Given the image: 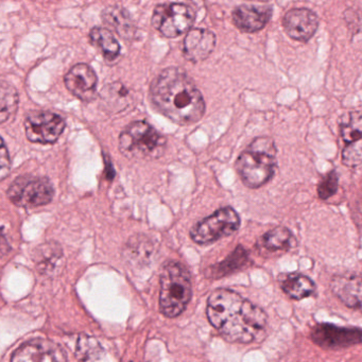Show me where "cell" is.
<instances>
[{
	"mask_svg": "<svg viewBox=\"0 0 362 362\" xmlns=\"http://www.w3.org/2000/svg\"><path fill=\"white\" fill-rule=\"evenodd\" d=\"M361 141L347 144L343 149L342 163L349 168H357L361 165Z\"/></svg>",
	"mask_w": 362,
	"mask_h": 362,
	"instance_id": "cell-27",
	"label": "cell"
},
{
	"mask_svg": "<svg viewBox=\"0 0 362 362\" xmlns=\"http://www.w3.org/2000/svg\"><path fill=\"white\" fill-rule=\"evenodd\" d=\"M281 287L285 294L292 300H300L313 296L317 290L315 281L300 273L284 275L281 279Z\"/></svg>",
	"mask_w": 362,
	"mask_h": 362,
	"instance_id": "cell-19",
	"label": "cell"
},
{
	"mask_svg": "<svg viewBox=\"0 0 362 362\" xmlns=\"http://www.w3.org/2000/svg\"><path fill=\"white\" fill-rule=\"evenodd\" d=\"M11 170V160H10L9 152L0 137V181H3L9 175Z\"/></svg>",
	"mask_w": 362,
	"mask_h": 362,
	"instance_id": "cell-28",
	"label": "cell"
},
{
	"mask_svg": "<svg viewBox=\"0 0 362 362\" xmlns=\"http://www.w3.org/2000/svg\"><path fill=\"white\" fill-rule=\"evenodd\" d=\"M27 139L31 143L52 144L58 141L65 129L61 116L50 112H31L25 122Z\"/></svg>",
	"mask_w": 362,
	"mask_h": 362,
	"instance_id": "cell-9",
	"label": "cell"
},
{
	"mask_svg": "<svg viewBox=\"0 0 362 362\" xmlns=\"http://www.w3.org/2000/svg\"><path fill=\"white\" fill-rule=\"evenodd\" d=\"M16 362L66 361L65 351L56 343L45 339H33L14 351L11 358Z\"/></svg>",
	"mask_w": 362,
	"mask_h": 362,
	"instance_id": "cell-11",
	"label": "cell"
},
{
	"mask_svg": "<svg viewBox=\"0 0 362 362\" xmlns=\"http://www.w3.org/2000/svg\"><path fill=\"white\" fill-rule=\"evenodd\" d=\"M250 262L251 259H250L249 252L243 245H238L226 259L222 260L219 264L209 267L205 271V276L211 279H222L237 271L243 270L250 264Z\"/></svg>",
	"mask_w": 362,
	"mask_h": 362,
	"instance_id": "cell-18",
	"label": "cell"
},
{
	"mask_svg": "<svg viewBox=\"0 0 362 362\" xmlns=\"http://www.w3.org/2000/svg\"><path fill=\"white\" fill-rule=\"evenodd\" d=\"M103 349L96 339L90 336H81L78 340L76 356L84 361H94L100 359Z\"/></svg>",
	"mask_w": 362,
	"mask_h": 362,
	"instance_id": "cell-24",
	"label": "cell"
},
{
	"mask_svg": "<svg viewBox=\"0 0 362 362\" xmlns=\"http://www.w3.org/2000/svg\"><path fill=\"white\" fill-rule=\"evenodd\" d=\"M271 16L272 10L270 8L243 5L233 12V21L239 30L245 33H254L266 27Z\"/></svg>",
	"mask_w": 362,
	"mask_h": 362,
	"instance_id": "cell-15",
	"label": "cell"
},
{
	"mask_svg": "<svg viewBox=\"0 0 362 362\" xmlns=\"http://www.w3.org/2000/svg\"><path fill=\"white\" fill-rule=\"evenodd\" d=\"M207 319L230 343L250 344L264 338L268 315L264 309L234 290L219 288L207 300Z\"/></svg>",
	"mask_w": 362,
	"mask_h": 362,
	"instance_id": "cell-1",
	"label": "cell"
},
{
	"mask_svg": "<svg viewBox=\"0 0 362 362\" xmlns=\"http://www.w3.org/2000/svg\"><path fill=\"white\" fill-rule=\"evenodd\" d=\"M298 245L296 237L291 230L285 226H276L264 233L256 243L259 251L275 253V252H288Z\"/></svg>",
	"mask_w": 362,
	"mask_h": 362,
	"instance_id": "cell-17",
	"label": "cell"
},
{
	"mask_svg": "<svg viewBox=\"0 0 362 362\" xmlns=\"http://www.w3.org/2000/svg\"><path fill=\"white\" fill-rule=\"evenodd\" d=\"M194 22L192 8L184 4H163L154 9L152 25L166 37H175L187 33Z\"/></svg>",
	"mask_w": 362,
	"mask_h": 362,
	"instance_id": "cell-8",
	"label": "cell"
},
{
	"mask_svg": "<svg viewBox=\"0 0 362 362\" xmlns=\"http://www.w3.org/2000/svg\"><path fill=\"white\" fill-rule=\"evenodd\" d=\"M284 29L291 39L307 42L317 33L319 18L308 9H292L284 16Z\"/></svg>",
	"mask_w": 362,
	"mask_h": 362,
	"instance_id": "cell-13",
	"label": "cell"
},
{
	"mask_svg": "<svg viewBox=\"0 0 362 362\" xmlns=\"http://www.w3.org/2000/svg\"><path fill=\"white\" fill-rule=\"evenodd\" d=\"M18 93L11 84L0 80V124L8 122L18 111Z\"/></svg>",
	"mask_w": 362,
	"mask_h": 362,
	"instance_id": "cell-23",
	"label": "cell"
},
{
	"mask_svg": "<svg viewBox=\"0 0 362 362\" xmlns=\"http://www.w3.org/2000/svg\"><path fill=\"white\" fill-rule=\"evenodd\" d=\"M362 118L360 112L349 114V119L341 124V136L346 144L361 141Z\"/></svg>",
	"mask_w": 362,
	"mask_h": 362,
	"instance_id": "cell-25",
	"label": "cell"
},
{
	"mask_svg": "<svg viewBox=\"0 0 362 362\" xmlns=\"http://www.w3.org/2000/svg\"><path fill=\"white\" fill-rule=\"evenodd\" d=\"M240 223V217L233 207H222L192 226L190 238L197 245H211L224 237L232 236L239 230Z\"/></svg>",
	"mask_w": 362,
	"mask_h": 362,
	"instance_id": "cell-6",
	"label": "cell"
},
{
	"mask_svg": "<svg viewBox=\"0 0 362 362\" xmlns=\"http://www.w3.org/2000/svg\"><path fill=\"white\" fill-rule=\"evenodd\" d=\"M216 47V35L207 29H192L183 42V56L192 63L206 60Z\"/></svg>",
	"mask_w": 362,
	"mask_h": 362,
	"instance_id": "cell-14",
	"label": "cell"
},
{
	"mask_svg": "<svg viewBox=\"0 0 362 362\" xmlns=\"http://www.w3.org/2000/svg\"><path fill=\"white\" fill-rule=\"evenodd\" d=\"M8 250H9V247H8L7 240H6L4 235L0 233V256H3Z\"/></svg>",
	"mask_w": 362,
	"mask_h": 362,
	"instance_id": "cell-29",
	"label": "cell"
},
{
	"mask_svg": "<svg viewBox=\"0 0 362 362\" xmlns=\"http://www.w3.org/2000/svg\"><path fill=\"white\" fill-rule=\"evenodd\" d=\"M167 139L146 122L129 124L119 136V150L136 160H158L166 152Z\"/></svg>",
	"mask_w": 362,
	"mask_h": 362,
	"instance_id": "cell-5",
	"label": "cell"
},
{
	"mask_svg": "<svg viewBox=\"0 0 362 362\" xmlns=\"http://www.w3.org/2000/svg\"><path fill=\"white\" fill-rule=\"evenodd\" d=\"M103 18L107 26L112 27L124 39H132L136 33L128 12L122 8L110 7L103 11Z\"/></svg>",
	"mask_w": 362,
	"mask_h": 362,
	"instance_id": "cell-21",
	"label": "cell"
},
{
	"mask_svg": "<svg viewBox=\"0 0 362 362\" xmlns=\"http://www.w3.org/2000/svg\"><path fill=\"white\" fill-rule=\"evenodd\" d=\"M152 105L180 126L196 124L205 113V101L189 76L177 67L164 69L150 86Z\"/></svg>",
	"mask_w": 362,
	"mask_h": 362,
	"instance_id": "cell-2",
	"label": "cell"
},
{
	"mask_svg": "<svg viewBox=\"0 0 362 362\" xmlns=\"http://www.w3.org/2000/svg\"><path fill=\"white\" fill-rule=\"evenodd\" d=\"M279 166L277 148L270 137L254 139L235 163L243 183L251 189L262 187L275 175Z\"/></svg>",
	"mask_w": 362,
	"mask_h": 362,
	"instance_id": "cell-3",
	"label": "cell"
},
{
	"mask_svg": "<svg viewBox=\"0 0 362 362\" xmlns=\"http://www.w3.org/2000/svg\"><path fill=\"white\" fill-rule=\"evenodd\" d=\"M339 188V177L336 171L328 173L317 185V196L321 200H328L337 194Z\"/></svg>",
	"mask_w": 362,
	"mask_h": 362,
	"instance_id": "cell-26",
	"label": "cell"
},
{
	"mask_svg": "<svg viewBox=\"0 0 362 362\" xmlns=\"http://www.w3.org/2000/svg\"><path fill=\"white\" fill-rule=\"evenodd\" d=\"M8 197L18 206H42L54 198V187L45 177L23 175L10 186Z\"/></svg>",
	"mask_w": 362,
	"mask_h": 362,
	"instance_id": "cell-7",
	"label": "cell"
},
{
	"mask_svg": "<svg viewBox=\"0 0 362 362\" xmlns=\"http://www.w3.org/2000/svg\"><path fill=\"white\" fill-rule=\"evenodd\" d=\"M64 82L67 90L80 100L84 103L94 100L98 79L92 67L86 64L75 65L65 76Z\"/></svg>",
	"mask_w": 362,
	"mask_h": 362,
	"instance_id": "cell-12",
	"label": "cell"
},
{
	"mask_svg": "<svg viewBox=\"0 0 362 362\" xmlns=\"http://www.w3.org/2000/svg\"><path fill=\"white\" fill-rule=\"evenodd\" d=\"M361 329L357 327H342L330 323H320L313 326L310 338L313 343L324 349H339L359 345Z\"/></svg>",
	"mask_w": 362,
	"mask_h": 362,
	"instance_id": "cell-10",
	"label": "cell"
},
{
	"mask_svg": "<svg viewBox=\"0 0 362 362\" xmlns=\"http://www.w3.org/2000/svg\"><path fill=\"white\" fill-rule=\"evenodd\" d=\"M62 247L57 243H44L33 252V262L42 273H52L62 262Z\"/></svg>",
	"mask_w": 362,
	"mask_h": 362,
	"instance_id": "cell-20",
	"label": "cell"
},
{
	"mask_svg": "<svg viewBox=\"0 0 362 362\" xmlns=\"http://www.w3.org/2000/svg\"><path fill=\"white\" fill-rule=\"evenodd\" d=\"M90 37L93 45L100 50L103 58L107 62H114L117 60L120 54V45L115 37L112 35L111 31L96 27L90 31Z\"/></svg>",
	"mask_w": 362,
	"mask_h": 362,
	"instance_id": "cell-22",
	"label": "cell"
},
{
	"mask_svg": "<svg viewBox=\"0 0 362 362\" xmlns=\"http://www.w3.org/2000/svg\"><path fill=\"white\" fill-rule=\"evenodd\" d=\"M330 288L334 296L349 308H361V277L356 273L336 275Z\"/></svg>",
	"mask_w": 362,
	"mask_h": 362,
	"instance_id": "cell-16",
	"label": "cell"
},
{
	"mask_svg": "<svg viewBox=\"0 0 362 362\" xmlns=\"http://www.w3.org/2000/svg\"><path fill=\"white\" fill-rule=\"evenodd\" d=\"M160 285V313L169 319L179 317L192 298L189 271L181 262L170 260L163 266Z\"/></svg>",
	"mask_w": 362,
	"mask_h": 362,
	"instance_id": "cell-4",
	"label": "cell"
}]
</instances>
